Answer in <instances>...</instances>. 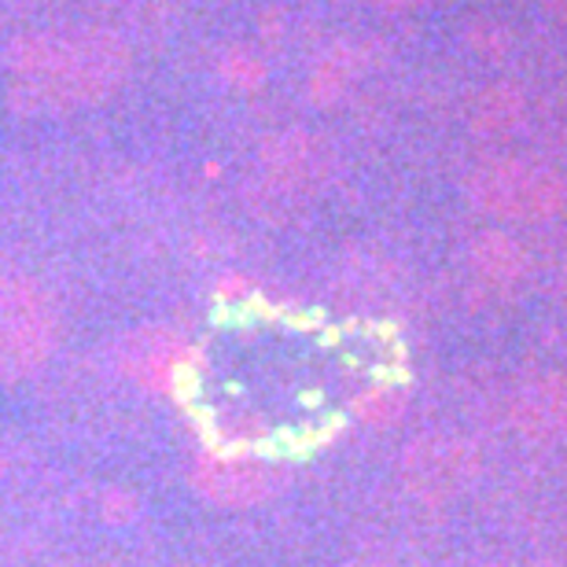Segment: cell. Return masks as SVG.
I'll list each match as a JSON object with an SVG mask.
<instances>
[{"mask_svg": "<svg viewBox=\"0 0 567 567\" xmlns=\"http://www.w3.org/2000/svg\"><path fill=\"white\" fill-rule=\"evenodd\" d=\"M126 71L130 49L111 30L30 33L8 49L11 107L22 115H66L111 96Z\"/></svg>", "mask_w": 567, "mask_h": 567, "instance_id": "1", "label": "cell"}, {"mask_svg": "<svg viewBox=\"0 0 567 567\" xmlns=\"http://www.w3.org/2000/svg\"><path fill=\"white\" fill-rule=\"evenodd\" d=\"M55 347V317L33 280H0V383H22L44 369Z\"/></svg>", "mask_w": 567, "mask_h": 567, "instance_id": "2", "label": "cell"}, {"mask_svg": "<svg viewBox=\"0 0 567 567\" xmlns=\"http://www.w3.org/2000/svg\"><path fill=\"white\" fill-rule=\"evenodd\" d=\"M468 196L483 214L505 221H546L553 218L567 192L557 174L546 166H530L519 158H497V163L480 166L468 177Z\"/></svg>", "mask_w": 567, "mask_h": 567, "instance_id": "3", "label": "cell"}, {"mask_svg": "<svg viewBox=\"0 0 567 567\" xmlns=\"http://www.w3.org/2000/svg\"><path fill=\"white\" fill-rule=\"evenodd\" d=\"M480 475V457H475V446L457 435H442V431H431L410 442L402 453V480L405 491L421 502H450L457 497L464 486H472V480Z\"/></svg>", "mask_w": 567, "mask_h": 567, "instance_id": "4", "label": "cell"}, {"mask_svg": "<svg viewBox=\"0 0 567 567\" xmlns=\"http://www.w3.org/2000/svg\"><path fill=\"white\" fill-rule=\"evenodd\" d=\"M328 177V147L306 133H284L262 147V196L266 203H295L321 188Z\"/></svg>", "mask_w": 567, "mask_h": 567, "instance_id": "5", "label": "cell"}, {"mask_svg": "<svg viewBox=\"0 0 567 567\" xmlns=\"http://www.w3.org/2000/svg\"><path fill=\"white\" fill-rule=\"evenodd\" d=\"M192 483H196V491L210 505L247 508L274 497L280 491L284 475L251 457H203L196 472H192Z\"/></svg>", "mask_w": 567, "mask_h": 567, "instance_id": "6", "label": "cell"}, {"mask_svg": "<svg viewBox=\"0 0 567 567\" xmlns=\"http://www.w3.org/2000/svg\"><path fill=\"white\" fill-rule=\"evenodd\" d=\"M513 424L527 442H564L567 439V377H542L527 383L513 402Z\"/></svg>", "mask_w": 567, "mask_h": 567, "instance_id": "7", "label": "cell"}, {"mask_svg": "<svg viewBox=\"0 0 567 567\" xmlns=\"http://www.w3.org/2000/svg\"><path fill=\"white\" fill-rule=\"evenodd\" d=\"M472 269L486 288L513 291L519 280L527 277V255L513 236L505 233H483L472 244Z\"/></svg>", "mask_w": 567, "mask_h": 567, "instance_id": "8", "label": "cell"}, {"mask_svg": "<svg viewBox=\"0 0 567 567\" xmlns=\"http://www.w3.org/2000/svg\"><path fill=\"white\" fill-rule=\"evenodd\" d=\"M122 365L141 383H166L169 372H177V339L158 328H141L122 347Z\"/></svg>", "mask_w": 567, "mask_h": 567, "instance_id": "9", "label": "cell"}, {"mask_svg": "<svg viewBox=\"0 0 567 567\" xmlns=\"http://www.w3.org/2000/svg\"><path fill=\"white\" fill-rule=\"evenodd\" d=\"M405 410V391L394 388V383H380V388H369L361 399L354 402V413L361 424L369 427H388L402 416Z\"/></svg>", "mask_w": 567, "mask_h": 567, "instance_id": "10", "label": "cell"}, {"mask_svg": "<svg viewBox=\"0 0 567 567\" xmlns=\"http://www.w3.org/2000/svg\"><path fill=\"white\" fill-rule=\"evenodd\" d=\"M383 4H394V8H405V4H427V0H383Z\"/></svg>", "mask_w": 567, "mask_h": 567, "instance_id": "11", "label": "cell"}]
</instances>
